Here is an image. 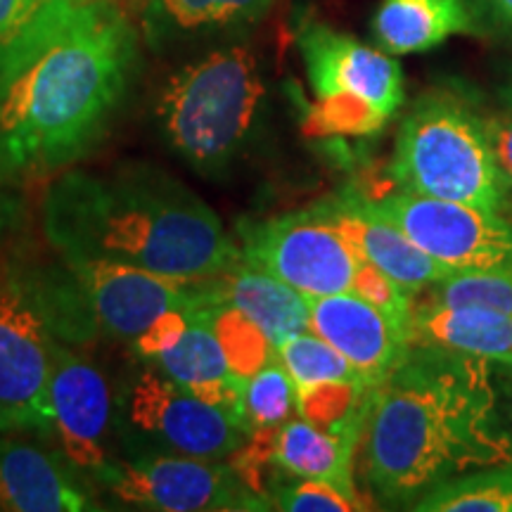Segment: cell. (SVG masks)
Returning a JSON list of instances; mask_svg holds the SVG:
<instances>
[{
	"instance_id": "obj_12",
	"label": "cell",
	"mask_w": 512,
	"mask_h": 512,
	"mask_svg": "<svg viewBox=\"0 0 512 512\" xmlns=\"http://www.w3.org/2000/svg\"><path fill=\"white\" fill-rule=\"evenodd\" d=\"M62 261L74 275L95 323L117 339L133 342L162 313L204 304V280H178L117 261Z\"/></svg>"
},
{
	"instance_id": "obj_25",
	"label": "cell",
	"mask_w": 512,
	"mask_h": 512,
	"mask_svg": "<svg viewBox=\"0 0 512 512\" xmlns=\"http://www.w3.org/2000/svg\"><path fill=\"white\" fill-rule=\"evenodd\" d=\"M273 0H147V19L157 34L223 29L252 22Z\"/></svg>"
},
{
	"instance_id": "obj_17",
	"label": "cell",
	"mask_w": 512,
	"mask_h": 512,
	"mask_svg": "<svg viewBox=\"0 0 512 512\" xmlns=\"http://www.w3.org/2000/svg\"><path fill=\"white\" fill-rule=\"evenodd\" d=\"M204 304L233 306L266 332L278 347L287 337L309 330V297L275 275L245 261L204 280Z\"/></svg>"
},
{
	"instance_id": "obj_15",
	"label": "cell",
	"mask_w": 512,
	"mask_h": 512,
	"mask_svg": "<svg viewBox=\"0 0 512 512\" xmlns=\"http://www.w3.org/2000/svg\"><path fill=\"white\" fill-rule=\"evenodd\" d=\"M316 204L363 261H370L411 294L430 290L456 273L422 252L401 228L384 219L373 200H366L354 190L339 192Z\"/></svg>"
},
{
	"instance_id": "obj_7",
	"label": "cell",
	"mask_w": 512,
	"mask_h": 512,
	"mask_svg": "<svg viewBox=\"0 0 512 512\" xmlns=\"http://www.w3.org/2000/svg\"><path fill=\"white\" fill-rule=\"evenodd\" d=\"M297 43L313 91L302 119L309 138H370L401 110L406 91L394 55L318 22L302 27Z\"/></svg>"
},
{
	"instance_id": "obj_33",
	"label": "cell",
	"mask_w": 512,
	"mask_h": 512,
	"mask_svg": "<svg viewBox=\"0 0 512 512\" xmlns=\"http://www.w3.org/2000/svg\"><path fill=\"white\" fill-rule=\"evenodd\" d=\"M486 126H489V138L494 145V155L498 169L505 178V185L510 190L512 200V110L486 114Z\"/></svg>"
},
{
	"instance_id": "obj_28",
	"label": "cell",
	"mask_w": 512,
	"mask_h": 512,
	"mask_svg": "<svg viewBox=\"0 0 512 512\" xmlns=\"http://www.w3.org/2000/svg\"><path fill=\"white\" fill-rule=\"evenodd\" d=\"M275 354L297 384V389L320 382L363 380L347 358L313 330L297 332V335L283 339L275 347Z\"/></svg>"
},
{
	"instance_id": "obj_4",
	"label": "cell",
	"mask_w": 512,
	"mask_h": 512,
	"mask_svg": "<svg viewBox=\"0 0 512 512\" xmlns=\"http://www.w3.org/2000/svg\"><path fill=\"white\" fill-rule=\"evenodd\" d=\"M392 176L399 190L512 216L486 114L458 88H430L396 133Z\"/></svg>"
},
{
	"instance_id": "obj_9",
	"label": "cell",
	"mask_w": 512,
	"mask_h": 512,
	"mask_svg": "<svg viewBox=\"0 0 512 512\" xmlns=\"http://www.w3.org/2000/svg\"><path fill=\"white\" fill-rule=\"evenodd\" d=\"M119 420L166 453L226 460L249 434L221 408L202 401L157 366L140 368L117 396Z\"/></svg>"
},
{
	"instance_id": "obj_30",
	"label": "cell",
	"mask_w": 512,
	"mask_h": 512,
	"mask_svg": "<svg viewBox=\"0 0 512 512\" xmlns=\"http://www.w3.org/2000/svg\"><path fill=\"white\" fill-rule=\"evenodd\" d=\"M351 292L358 294L361 299H366V302L373 304L375 309H380L384 316L392 320L394 325H399V328L411 337L415 294L408 292L406 287L396 283L394 278H389L387 273L370 264V261L361 259V266H358L356 271Z\"/></svg>"
},
{
	"instance_id": "obj_10",
	"label": "cell",
	"mask_w": 512,
	"mask_h": 512,
	"mask_svg": "<svg viewBox=\"0 0 512 512\" xmlns=\"http://www.w3.org/2000/svg\"><path fill=\"white\" fill-rule=\"evenodd\" d=\"M117 501L159 512L271 510L249 491L233 467L221 460L143 453L126 463H110L98 477Z\"/></svg>"
},
{
	"instance_id": "obj_34",
	"label": "cell",
	"mask_w": 512,
	"mask_h": 512,
	"mask_svg": "<svg viewBox=\"0 0 512 512\" xmlns=\"http://www.w3.org/2000/svg\"><path fill=\"white\" fill-rule=\"evenodd\" d=\"M477 31L489 29L496 34L512 36V0H470Z\"/></svg>"
},
{
	"instance_id": "obj_23",
	"label": "cell",
	"mask_w": 512,
	"mask_h": 512,
	"mask_svg": "<svg viewBox=\"0 0 512 512\" xmlns=\"http://www.w3.org/2000/svg\"><path fill=\"white\" fill-rule=\"evenodd\" d=\"M418 512H512V465L446 479L413 503Z\"/></svg>"
},
{
	"instance_id": "obj_24",
	"label": "cell",
	"mask_w": 512,
	"mask_h": 512,
	"mask_svg": "<svg viewBox=\"0 0 512 512\" xmlns=\"http://www.w3.org/2000/svg\"><path fill=\"white\" fill-rule=\"evenodd\" d=\"M79 0H0V72L46 41Z\"/></svg>"
},
{
	"instance_id": "obj_1",
	"label": "cell",
	"mask_w": 512,
	"mask_h": 512,
	"mask_svg": "<svg viewBox=\"0 0 512 512\" xmlns=\"http://www.w3.org/2000/svg\"><path fill=\"white\" fill-rule=\"evenodd\" d=\"M494 368L489 358L413 344L406 361L375 384L358 448L380 501L413 508L446 479L512 465Z\"/></svg>"
},
{
	"instance_id": "obj_19",
	"label": "cell",
	"mask_w": 512,
	"mask_h": 512,
	"mask_svg": "<svg viewBox=\"0 0 512 512\" xmlns=\"http://www.w3.org/2000/svg\"><path fill=\"white\" fill-rule=\"evenodd\" d=\"M377 46L389 55L427 53L458 34H477L467 0H382L373 19Z\"/></svg>"
},
{
	"instance_id": "obj_32",
	"label": "cell",
	"mask_w": 512,
	"mask_h": 512,
	"mask_svg": "<svg viewBox=\"0 0 512 512\" xmlns=\"http://www.w3.org/2000/svg\"><path fill=\"white\" fill-rule=\"evenodd\" d=\"M192 318V306L190 309H171L162 313V316L152 320L140 335L133 339V351L140 361H155L166 351H171L181 342L185 330H188Z\"/></svg>"
},
{
	"instance_id": "obj_3",
	"label": "cell",
	"mask_w": 512,
	"mask_h": 512,
	"mask_svg": "<svg viewBox=\"0 0 512 512\" xmlns=\"http://www.w3.org/2000/svg\"><path fill=\"white\" fill-rule=\"evenodd\" d=\"M41 219L62 259L117 261L178 280H207L242 256L209 204L150 166L110 176L62 174L46 190Z\"/></svg>"
},
{
	"instance_id": "obj_14",
	"label": "cell",
	"mask_w": 512,
	"mask_h": 512,
	"mask_svg": "<svg viewBox=\"0 0 512 512\" xmlns=\"http://www.w3.org/2000/svg\"><path fill=\"white\" fill-rule=\"evenodd\" d=\"M309 330L335 347L368 384H380L411 354V337L354 292L309 297Z\"/></svg>"
},
{
	"instance_id": "obj_2",
	"label": "cell",
	"mask_w": 512,
	"mask_h": 512,
	"mask_svg": "<svg viewBox=\"0 0 512 512\" xmlns=\"http://www.w3.org/2000/svg\"><path fill=\"white\" fill-rule=\"evenodd\" d=\"M133 60L124 15L105 0H79L60 29L0 72V171L43 176L86 155L117 110Z\"/></svg>"
},
{
	"instance_id": "obj_11",
	"label": "cell",
	"mask_w": 512,
	"mask_h": 512,
	"mask_svg": "<svg viewBox=\"0 0 512 512\" xmlns=\"http://www.w3.org/2000/svg\"><path fill=\"white\" fill-rule=\"evenodd\" d=\"M384 219L451 271L512 268V216L399 190L373 202Z\"/></svg>"
},
{
	"instance_id": "obj_20",
	"label": "cell",
	"mask_w": 512,
	"mask_h": 512,
	"mask_svg": "<svg viewBox=\"0 0 512 512\" xmlns=\"http://www.w3.org/2000/svg\"><path fill=\"white\" fill-rule=\"evenodd\" d=\"M356 453L358 441L320 430L297 415L294 420H287L283 427H278L273 467L287 472L290 477L328 482L347 496L361 501L354 482Z\"/></svg>"
},
{
	"instance_id": "obj_8",
	"label": "cell",
	"mask_w": 512,
	"mask_h": 512,
	"mask_svg": "<svg viewBox=\"0 0 512 512\" xmlns=\"http://www.w3.org/2000/svg\"><path fill=\"white\" fill-rule=\"evenodd\" d=\"M240 252L304 297L351 292L361 266V256L318 204L266 221H242Z\"/></svg>"
},
{
	"instance_id": "obj_22",
	"label": "cell",
	"mask_w": 512,
	"mask_h": 512,
	"mask_svg": "<svg viewBox=\"0 0 512 512\" xmlns=\"http://www.w3.org/2000/svg\"><path fill=\"white\" fill-rule=\"evenodd\" d=\"M150 363L164 370L171 380L183 384L192 394L209 387V384L226 380V377H235L230 373L219 339H216L207 316H204L202 304L192 306L190 325L181 342Z\"/></svg>"
},
{
	"instance_id": "obj_36",
	"label": "cell",
	"mask_w": 512,
	"mask_h": 512,
	"mask_svg": "<svg viewBox=\"0 0 512 512\" xmlns=\"http://www.w3.org/2000/svg\"><path fill=\"white\" fill-rule=\"evenodd\" d=\"M503 100H505V105L512 110V72H510L508 83H505V88H503Z\"/></svg>"
},
{
	"instance_id": "obj_26",
	"label": "cell",
	"mask_w": 512,
	"mask_h": 512,
	"mask_svg": "<svg viewBox=\"0 0 512 512\" xmlns=\"http://www.w3.org/2000/svg\"><path fill=\"white\" fill-rule=\"evenodd\" d=\"M202 311L238 380H247L273 361L275 344L247 313L223 304H202Z\"/></svg>"
},
{
	"instance_id": "obj_21",
	"label": "cell",
	"mask_w": 512,
	"mask_h": 512,
	"mask_svg": "<svg viewBox=\"0 0 512 512\" xmlns=\"http://www.w3.org/2000/svg\"><path fill=\"white\" fill-rule=\"evenodd\" d=\"M373 389V384L366 380H339L299 387L297 415L320 430L354 439L361 446L363 427H366L370 403H373Z\"/></svg>"
},
{
	"instance_id": "obj_18",
	"label": "cell",
	"mask_w": 512,
	"mask_h": 512,
	"mask_svg": "<svg viewBox=\"0 0 512 512\" xmlns=\"http://www.w3.org/2000/svg\"><path fill=\"white\" fill-rule=\"evenodd\" d=\"M411 342L456 354L512 361V313L472 306H444L432 299L415 302Z\"/></svg>"
},
{
	"instance_id": "obj_37",
	"label": "cell",
	"mask_w": 512,
	"mask_h": 512,
	"mask_svg": "<svg viewBox=\"0 0 512 512\" xmlns=\"http://www.w3.org/2000/svg\"><path fill=\"white\" fill-rule=\"evenodd\" d=\"M498 366H501L505 373H508V377H510V382H512V361H508V363H498Z\"/></svg>"
},
{
	"instance_id": "obj_31",
	"label": "cell",
	"mask_w": 512,
	"mask_h": 512,
	"mask_svg": "<svg viewBox=\"0 0 512 512\" xmlns=\"http://www.w3.org/2000/svg\"><path fill=\"white\" fill-rule=\"evenodd\" d=\"M271 508L285 512H354L368 510V505L328 482L294 477L292 482L273 486Z\"/></svg>"
},
{
	"instance_id": "obj_27",
	"label": "cell",
	"mask_w": 512,
	"mask_h": 512,
	"mask_svg": "<svg viewBox=\"0 0 512 512\" xmlns=\"http://www.w3.org/2000/svg\"><path fill=\"white\" fill-rule=\"evenodd\" d=\"M242 411L249 434L266 427H283L292 413H297V384L278 361V354L242 382Z\"/></svg>"
},
{
	"instance_id": "obj_13",
	"label": "cell",
	"mask_w": 512,
	"mask_h": 512,
	"mask_svg": "<svg viewBox=\"0 0 512 512\" xmlns=\"http://www.w3.org/2000/svg\"><path fill=\"white\" fill-rule=\"evenodd\" d=\"M50 434L76 470L98 477L112 463L107 434L112 425V394L102 370L57 339L48 382Z\"/></svg>"
},
{
	"instance_id": "obj_5",
	"label": "cell",
	"mask_w": 512,
	"mask_h": 512,
	"mask_svg": "<svg viewBox=\"0 0 512 512\" xmlns=\"http://www.w3.org/2000/svg\"><path fill=\"white\" fill-rule=\"evenodd\" d=\"M266 100L259 60L245 46L214 50L166 81L157 114L166 140L200 174L242 155Z\"/></svg>"
},
{
	"instance_id": "obj_29",
	"label": "cell",
	"mask_w": 512,
	"mask_h": 512,
	"mask_svg": "<svg viewBox=\"0 0 512 512\" xmlns=\"http://www.w3.org/2000/svg\"><path fill=\"white\" fill-rule=\"evenodd\" d=\"M427 299L444 306L512 313V268L451 273L439 285L430 287Z\"/></svg>"
},
{
	"instance_id": "obj_35",
	"label": "cell",
	"mask_w": 512,
	"mask_h": 512,
	"mask_svg": "<svg viewBox=\"0 0 512 512\" xmlns=\"http://www.w3.org/2000/svg\"><path fill=\"white\" fill-rule=\"evenodd\" d=\"M15 209H17L15 202H12L8 195L0 192V235L10 228L12 221H15Z\"/></svg>"
},
{
	"instance_id": "obj_16",
	"label": "cell",
	"mask_w": 512,
	"mask_h": 512,
	"mask_svg": "<svg viewBox=\"0 0 512 512\" xmlns=\"http://www.w3.org/2000/svg\"><path fill=\"white\" fill-rule=\"evenodd\" d=\"M67 463L62 453L0 437V512L100 510Z\"/></svg>"
},
{
	"instance_id": "obj_6",
	"label": "cell",
	"mask_w": 512,
	"mask_h": 512,
	"mask_svg": "<svg viewBox=\"0 0 512 512\" xmlns=\"http://www.w3.org/2000/svg\"><path fill=\"white\" fill-rule=\"evenodd\" d=\"M67 287L0 264V432L50 434L48 382L57 339L74 342Z\"/></svg>"
}]
</instances>
